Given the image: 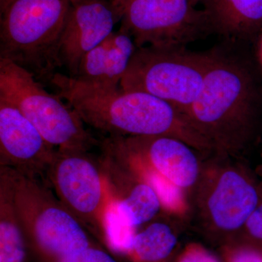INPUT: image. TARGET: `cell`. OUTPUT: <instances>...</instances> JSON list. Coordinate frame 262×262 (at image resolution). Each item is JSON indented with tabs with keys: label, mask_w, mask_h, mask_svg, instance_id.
I'll use <instances>...</instances> for the list:
<instances>
[{
	"label": "cell",
	"mask_w": 262,
	"mask_h": 262,
	"mask_svg": "<svg viewBox=\"0 0 262 262\" xmlns=\"http://www.w3.org/2000/svg\"><path fill=\"white\" fill-rule=\"evenodd\" d=\"M202 0H191V2H192V4L194 5H195L196 6V5L198 4L199 3H201Z\"/></svg>",
	"instance_id": "603a6c76"
},
{
	"label": "cell",
	"mask_w": 262,
	"mask_h": 262,
	"mask_svg": "<svg viewBox=\"0 0 262 262\" xmlns=\"http://www.w3.org/2000/svg\"><path fill=\"white\" fill-rule=\"evenodd\" d=\"M196 184V211L207 237L222 246L236 241L262 201V183L244 167L220 163L202 170Z\"/></svg>",
	"instance_id": "52a82bcc"
},
{
	"label": "cell",
	"mask_w": 262,
	"mask_h": 262,
	"mask_svg": "<svg viewBox=\"0 0 262 262\" xmlns=\"http://www.w3.org/2000/svg\"><path fill=\"white\" fill-rule=\"evenodd\" d=\"M10 169L19 221L29 252L38 262H55L96 245L49 184Z\"/></svg>",
	"instance_id": "277c9868"
},
{
	"label": "cell",
	"mask_w": 262,
	"mask_h": 262,
	"mask_svg": "<svg viewBox=\"0 0 262 262\" xmlns=\"http://www.w3.org/2000/svg\"><path fill=\"white\" fill-rule=\"evenodd\" d=\"M212 34L244 43L262 30V0H202Z\"/></svg>",
	"instance_id": "5bb4252c"
},
{
	"label": "cell",
	"mask_w": 262,
	"mask_h": 262,
	"mask_svg": "<svg viewBox=\"0 0 262 262\" xmlns=\"http://www.w3.org/2000/svg\"><path fill=\"white\" fill-rule=\"evenodd\" d=\"M75 0H0V58L48 81L61 67L58 48Z\"/></svg>",
	"instance_id": "3957f363"
},
{
	"label": "cell",
	"mask_w": 262,
	"mask_h": 262,
	"mask_svg": "<svg viewBox=\"0 0 262 262\" xmlns=\"http://www.w3.org/2000/svg\"><path fill=\"white\" fill-rule=\"evenodd\" d=\"M262 251V201L245 225L238 239Z\"/></svg>",
	"instance_id": "d6986e66"
},
{
	"label": "cell",
	"mask_w": 262,
	"mask_h": 262,
	"mask_svg": "<svg viewBox=\"0 0 262 262\" xmlns=\"http://www.w3.org/2000/svg\"><path fill=\"white\" fill-rule=\"evenodd\" d=\"M211 51L187 47L137 48L120 82L125 91H141L163 100L183 113L201 93Z\"/></svg>",
	"instance_id": "5b68a950"
},
{
	"label": "cell",
	"mask_w": 262,
	"mask_h": 262,
	"mask_svg": "<svg viewBox=\"0 0 262 262\" xmlns=\"http://www.w3.org/2000/svg\"><path fill=\"white\" fill-rule=\"evenodd\" d=\"M243 43L224 41L210 50L201 93L184 113L218 157L243 154L257 136L262 88Z\"/></svg>",
	"instance_id": "6da1fadb"
},
{
	"label": "cell",
	"mask_w": 262,
	"mask_h": 262,
	"mask_svg": "<svg viewBox=\"0 0 262 262\" xmlns=\"http://www.w3.org/2000/svg\"><path fill=\"white\" fill-rule=\"evenodd\" d=\"M0 96L16 106L55 149L89 151L97 144L68 103L48 92L28 70L4 58H0Z\"/></svg>",
	"instance_id": "8992f818"
},
{
	"label": "cell",
	"mask_w": 262,
	"mask_h": 262,
	"mask_svg": "<svg viewBox=\"0 0 262 262\" xmlns=\"http://www.w3.org/2000/svg\"><path fill=\"white\" fill-rule=\"evenodd\" d=\"M258 56L260 63L262 65V30L259 34V42H258Z\"/></svg>",
	"instance_id": "7402d4cb"
},
{
	"label": "cell",
	"mask_w": 262,
	"mask_h": 262,
	"mask_svg": "<svg viewBox=\"0 0 262 262\" xmlns=\"http://www.w3.org/2000/svg\"><path fill=\"white\" fill-rule=\"evenodd\" d=\"M261 173H262V164H261Z\"/></svg>",
	"instance_id": "cb8c5ba5"
},
{
	"label": "cell",
	"mask_w": 262,
	"mask_h": 262,
	"mask_svg": "<svg viewBox=\"0 0 262 262\" xmlns=\"http://www.w3.org/2000/svg\"><path fill=\"white\" fill-rule=\"evenodd\" d=\"M120 16L111 0H75L62 33L58 58L75 77L81 60L114 32Z\"/></svg>",
	"instance_id": "8fae6325"
},
{
	"label": "cell",
	"mask_w": 262,
	"mask_h": 262,
	"mask_svg": "<svg viewBox=\"0 0 262 262\" xmlns=\"http://www.w3.org/2000/svg\"><path fill=\"white\" fill-rule=\"evenodd\" d=\"M97 163L89 151L56 149L46 177L62 205L106 248L105 224L112 196Z\"/></svg>",
	"instance_id": "ba28073f"
},
{
	"label": "cell",
	"mask_w": 262,
	"mask_h": 262,
	"mask_svg": "<svg viewBox=\"0 0 262 262\" xmlns=\"http://www.w3.org/2000/svg\"><path fill=\"white\" fill-rule=\"evenodd\" d=\"M171 262H223L204 246L198 244L187 245L177 251Z\"/></svg>",
	"instance_id": "ffe728a7"
},
{
	"label": "cell",
	"mask_w": 262,
	"mask_h": 262,
	"mask_svg": "<svg viewBox=\"0 0 262 262\" xmlns=\"http://www.w3.org/2000/svg\"><path fill=\"white\" fill-rule=\"evenodd\" d=\"M223 262H262V251L241 239L221 248Z\"/></svg>",
	"instance_id": "ac0fdd59"
},
{
	"label": "cell",
	"mask_w": 262,
	"mask_h": 262,
	"mask_svg": "<svg viewBox=\"0 0 262 262\" xmlns=\"http://www.w3.org/2000/svg\"><path fill=\"white\" fill-rule=\"evenodd\" d=\"M29 254L15 208L11 170L0 167V262H27Z\"/></svg>",
	"instance_id": "9a60e30c"
},
{
	"label": "cell",
	"mask_w": 262,
	"mask_h": 262,
	"mask_svg": "<svg viewBox=\"0 0 262 262\" xmlns=\"http://www.w3.org/2000/svg\"><path fill=\"white\" fill-rule=\"evenodd\" d=\"M49 82L84 124L108 136H170L198 151L209 150L182 111L152 95L93 85L58 72Z\"/></svg>",
	"instance_id": "7a4b0ae2"
},
{
	"label": "cell",
	"mask_w": 262,
	"mask_h": 262,
	"mask_svg": "<svg viewBox=\"0 0 262 262\" xmlns=\"http://www.w3.org/2000/svg\"><path fill=\"white\" fill-rule=\"evenodd\" d=\"M56 151L16 106L0 96V167L40 179Z\"/></svg>",
	"instance_id": "30bf717a"
},
{
	"label": "cell",
	"mask_w": 262,
	"mask_h": 262,
	"mask_svg": "<svg viewBox=\"0 0 262 262\" xmlns=\"http://www.w3.org/2000/svg\"><path fill=\"white\" fill-rule=\"evenodd\" d=\"M136 47H187L212 34L206 13L191 0H111Z\"/></svg>",
	"instance_id": "9c48e42d"
},
{
	"label": "cell",
	"mask_w": 262,
	"mask_h": 262,
	"mask_svg": "<svg viewBox=\"0 0 262 262\" xmlns=\"http://www.w3.org/2000/svg\"><path fill=\"white\" fill-rule=\"evenodd\" d=\"M105 229L106 249L126 254L137 232L136 229L127 225L122 220L117 211L113 196L106 213Z\"/></svg>",
	"instance_id": "e0dca14e"
},
{
	"label": "cell",
	"mask_w": 262,
	"mask_h": 262,
	"mask_svg": "<svg viewBox=\"0 0 262 262\" xmlns=\"http://www.w3.org/2000/svg\"><path fill=\"white\" fill-rule=\"evenodd\" d=\"M55 262H117L111 253L98 245L90 246Z\"/></svg>",
	"instance_id": "44dd1931"
},
{
	"label": "cell",
	"mask_w": 262,
	"mask_h": 262,
	"mask_svg": "<svg viewBox=\"0 0 262 262\" xmlns=\"http://www.w3.org/2000/svg\"><path fill=\"white\" fill-rule=\"evenodd\" d=\"M136 49L134 38L120 27L84 55L74 77L100 87H120Z\"/></svg>",
	"instance_id": "4fadbf2b"
},
{
	"label": "cell",
	"mask_w": 262,
	"mask_h": 262,
	"mask_svg": "<svg viewBox=\"0 0 262 262\" xmlns=\"http://www.w3.org/2000/svg\"><path fill=\"white\" fill-rule=\"evenodd\" d=\"M110 137L127 155L182 190L194 187L201 177L198 150L184 141L164 136Z\"/></svg>",
	"instance_id": "7c38bea8"
},
{
	"label": "cell",
	"mask_w": 262,
	"mask_h": 262,
	"mask_svg": "<svg viewBox=\"0 0 262 262\" xmlns=\"http://www.w3.org/2000/svg\"><path fill=\"white\" fill-rule=\"evenodd\" d=\"M178 242L172 226L158 221L136 234L126 255L131 262H171Z\"/></svg>",
	"instance_id": "2e32d148"
}]
</instances>
